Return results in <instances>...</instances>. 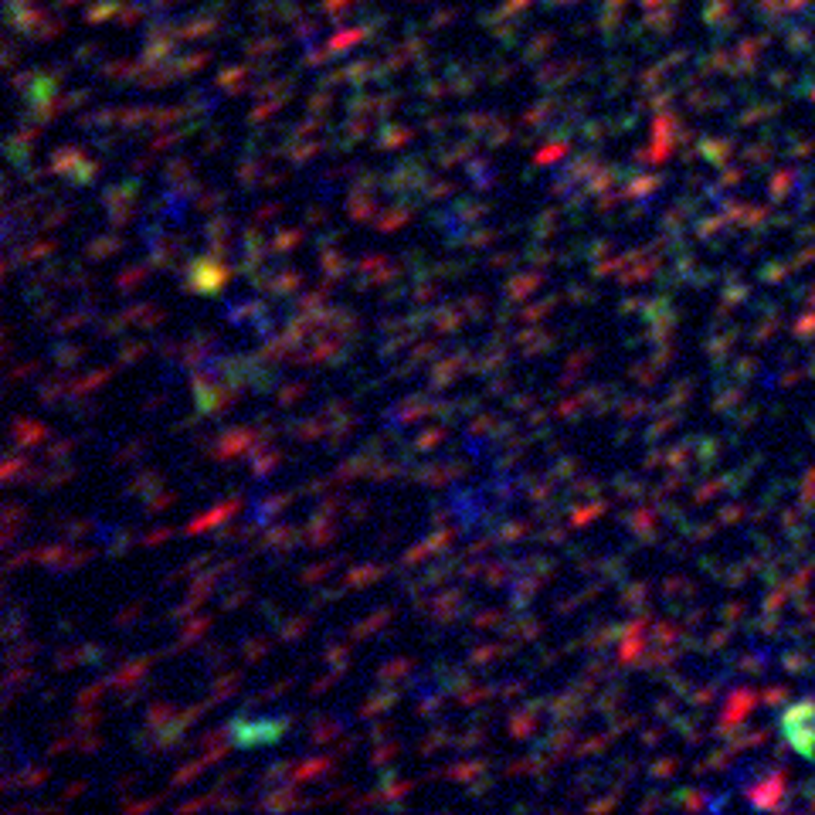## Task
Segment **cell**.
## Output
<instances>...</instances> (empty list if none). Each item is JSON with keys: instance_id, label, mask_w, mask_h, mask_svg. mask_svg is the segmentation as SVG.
Listing matches in <instances>:
<instances>
[{"instance_id": "cell-1", "label": "cell", "mask_w": 815, "mask_h": 815, "mask_svg": "<svg viewBox=\"0 0 815 815\" xmlns=\"http://www.w3.org/2000/svg\"><path fill=\"white\" fill-rule=\"evenodd\" d=\"M782 727H785V737L795 744V751H802V754H812L815 751V707L812 703L792 707L782 717Z\"/></svg>"}, {"instance_id": "cell-2", "label": "cell", "mask_w": 815, "mask_h": 815, "mask_svg": "<svg viewBox=\"0 0 815 815\" xmlns=\"http://www.w3.org/2000/svg\"><path fill=\"white\" fill-rule=\"evenodd\" d=\"M231 731H235V741H238V744L252 748V744H269V741H276L279 734L286 731V720H259V724L235 720Z\"/></svg>"}, {"instance_id": "cell-3", "label": "cell", "mask_w": 815, "mask_h": 815, "mask_svg": "<svg viewBox=\"0 0 815 815\" xmlns=\"http://www.w3.org/2000/svg\"><path fill=\"white\" fill-rule=\"evenodd\" d=\"M235 510H238V500H228V503H221L218 510H211V513H204L201 520L187 523V534H201V530H208V527H214V523L228 520V513H235Z\"/></svg>"}, {"instance_id": "cell-4", "label": "cell", "mask_w": 815, "mask_h": 815, "mask_svg": "<svg viewBox=\"0 0 815 815\" xmlns=\"http://www.w3.org/2000/svg\"><path fill=\"white\" fill-rule=\"evenodd\" d=\"M41 435H45V428L41 425H34V422H14V439L17 442H41Z\"/></svg>"}, {"instance_id": "cell-5", "label": "cell", "mask_w": 815, "mask_h": 815, "mask_svg": "<svg viewBox=\"0 0 815 815\" xmlns=\"http://www.w3.org/2000/svg\"><path fill=\"white\" fill-rule=\"evenodd\" d=\"M381 574H384V568L367 564V568H357V574H350V578H347V585H367V581H374V578H381Z\"/></svg>"}, {"instance_id": "cell-6", "label": "cell", "mask_w": 815, "mask_h": 815, "mask_svg": "<svg viewBox=\"0 0 815 815\" xmlns=\"http://www.w3.org/2000/svg\"><path fill=\"white\" fill-rule=\"evenodd\" d=\"M337 731H340V724H337V720L316 724V731H313V741H316V744H323V741H333V737H337Z\"/></svg>"}, {"instance_id": "cell-7", "label": "cell", "mask_w": 815, "mask_h": 815, "mask_svg": "<svg viewBox=\"0 0 815 815\" xmlns=\"http://www.w3.org/2000/svg\"><path fill=\"white\" fill-rule=\"evenodd\" d=\"M330 570H333V564H330V561H326V564H316V568H310L306 574H303V581H306V585H310V581H320V578H326Z\"/></svg>"}, {"instance_id": "cell-8", "label": "cell", "mask_w": 815, "mask_h": 815, "mask_svg": "<svg viewBox=\"0 0 815 815\" xmlns=\"http://www.w3.org/2000/svg\"><path fill=\"white\" fill-rule=\"evenodd\" d=\"M204 629H208V619H194L191 625H187V629H184V642H191V639H197L201 632H204Z\"/></svg>"}, {"instance_id": "cell-9", "label": "cell", "mask_w": 815, "mask_h": 815, "mask_svg": "<svg viewBox=\"0 0 815 815\" xmlns=\"http://www.w3.org/2000/svg\"><path fill=\"white\" fill-rule=\"evenodd\" d=\"M299 238H303V231H286V235H279V238H276V248L286 252V248H293V242H299Z\"/></svg>"}, {"instance_id": "cell-10", "label": "cell", "mask_w": 815, "mask_h": 815, "mask_svg": "<svg viewBox=\"0 0 815 815\" xmlns=\"http://www.w3.org/2000/svg\"><path fill=\"white\" fill-rule=\"evenodd\" d=\"M401 221H408L405 211H394V214H388V221H381V228H398Z\"/></svg>"}, {"instance_id": "cell-11", "label": "cell", "mask_w": 815, "mask_h": 815, "mask_svg": "<svg viewBox=\"0 0 815 815\" xmlns=\"http://www.w3.org/2000/svg\"><path fill=\"white\" fill-rule=\"evenodd\" d=\"M432 442H442V432L435 428V432H425V439H418V449H428Z\"/></svg>"}, {"instance_id": "cell-12", "label": "cell", "mask_w": 815, "mask_h": 815, "mask_svg": "<svg viewBox=\"0 0 815 815\" xmlns=\"http://www.w3.org/2000/svg\"><path fill=\"white\" fill-rule=\"evenodd\" d=\"M496 619H500L496 612H489V615H479V619H476V629H489V625H493Z\"/></svg>"}, {"instance_id": "cell-13", "label": "cell", "mask_w": 815, "mask_h": 815, "mask_svg": "<svg viewBox=\"0 0 815 815\" xmlns=\"http://www.w3.org/2000/svg\"><path fill=\"white\" fill-rule=\"evenodd\" d=\"M299 394H303V388H289V391L282 394V405H289V401H296Z\"/></svg>"}, {"instance_id": "cell-14", "label": "cell", "mask_w": 815, "mask_h": 815, "mask_svg": "<svg viewBox=\"0 0 815 815\" xmlns=\"http://www.w3.org/2000/svg\"><path fill=\"white\" fill-rule=\"evenodd\" d=\"M167 537H170V530H157V534L147 537V544H157V540H167Z\"/></svg>"}]
</instances>
